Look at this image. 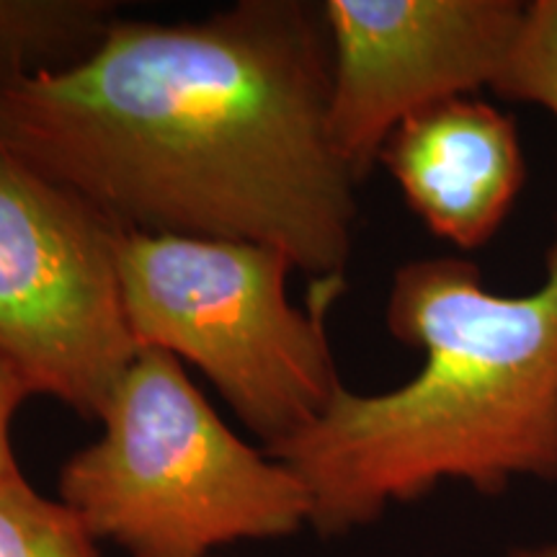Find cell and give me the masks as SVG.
<instances>
[{
  "label": "cell",
  "instance_id": "cell-8",
  "mask_svg": "<svg viewBox=\"0 0 557 557\" xmlns=\"http://www.w3.org/2000/svg\"><path fill=\"white\" fill-rule=\"evenodd\" d=\"M120 18L114 0H0V90L81 65Z\"/></svg>",
  "mask_w": 557,
  "mask_h": 557
},
{
  "label": "cell",
  "instance_id": "cell-3",
  "mask_svg": "<svg viewBox=\"0 0 557 557\" xmlns=\"http://www.w3.org/2000/svg\"><path fill=\"white\" fill-rule=\"evenodd\" d=\"M99 421L62 465L60 500L127 557H212L310 527L302 480L243 442L171 354L143 348Z\"/></svg>",
  "mask_w": 557,
  "mask_h": 557
},
{
  "label": "cell",
  "instance_id": "cell-10",
  "mask_svg": "<svg viewBox=\"0 0 557 557\" xmlns=\"http://www.w3.org/2000/svg\"><path fill=\"white\" fill-rule=\"evenodd\" d=\"M500 99L532 103L557 120V0H534L511 60L496 83Z\"/></svg>",
  "mask_w": 557,
  "mask_h": 557
},
{
  "label": "cell",
  "instance_id": "cell-9",
  "mask_svg": "<svg viewBox=\"0 0 557 557\" xmlns=\"http://www.w3.org/2000/svg\"><path fill=\"white\" fill-rule=\"evenodd\" d=\"M96 542L62 500L24 478L0 485V557H101Z\"/></svg>",
  "mask_w": 557,
  "mask_h": 557
},
{
  "label": "cell",
  "instance_id": "cell-2",
  "mask_svg": "<svg viewBox=\"0 0 557 557\" xmlns=\"http://www.w3.org/2000/svg\"><path fill=\"white\" fill-rule=\"evenodd\" d=\"M385 325L421 348L406 385H341L310 426L267 451L310 493V527L338 537L457 480L493 496L517 478L557 483V222L529 295L485 289L475 263L438 256L395 271Z\"/></svg>",
  "mask_w": 557,
  "mask_h": 557
},
{
  "label": "cell",
  "instance_id": "cell-6",
  "mask_svg": "<svg viewBox=\"0 0 557 557\" xmlns=\"http://www.w3.org/2000/svg\"><path fill=\"white\" fill-rule=\"evenodd\" d=\"M527 9L519 0H325L331 135L357 181L418 111L496 88Z\"/></svg>",
  "mask_w": 557,
  "mask_h": 557
},
{
  "label": "cell",
  "instance_id": "cell-11",
  "mask_svg": "<svg viewBox=\"0 0 557 557\" xmlns=\"http://www.w3.org/2000/svg\"><path fill=\"white\" fill-rule=\"evenodd\" d=\"M29 395L32 393L24 387V382L0 361V485L24 478L18 470L16 455H13L11 423L18 406L29 398Z\"/></svg>",
  "mask_w": 557,
  "mask_h": 557
},
{
  "label": "cell",
  "instance_id": "cell-7",
  "mask_svg": "<svg viewBox=\"0 0 557 557\" xmlns=\"http://www.w3.org/2000/svg\"><path fill=\"white\" fill-rule=\"evenodd\" d=\"M377 163L429 233L459 250L493 240L527 178L517 122L478 96L418 111L387 137Z\"/></svg>",
  "mask_w": 557,
  "mask_h": 557
},
{
  "label": "cell",
  "instance_id": "cell-12",
  "mask_svg": "<svg viewBox=\"0 0 557 557\" xmlns=\"http://www.w3.org/2000/svg\"><path fill=\"white\" fill-rule=\"evenodd\" d=\"M508 557H557V542H549V545H540V547L513 549Z\"/></svg>",
  "mask_w": 557,
  "mask_h": 557
},
{
  "label": "cell",
  "instance_id": "cell-1",
  "mask_svg": "<svg viewBox=\"0 0 557 557\" xmlns=\"http://www.w3.org/2000/svg\"><path fill=\"white\" fill-rule=\"evenodd\" d=\"M323 3L124 21L81 65L0 90V150L122 233L259 243L341 278L357 176L331 135Z\"/></svg>",
  "mask_w": 557,
  "mask_h": 557
},
{
  "label": "cell",
  "instance_id": "cell-4",
  "mask_svg": "<svg viewBox=\"0 0 557 557\" xmlns=\"http://www.w3.org/2000/svg\"><path fill=\"white\" fill-rule=\"evenodd\" d=\"M292 271L282 250L259 243L120 235L137 344L199 367L263 449L310 426L344 385L325 333L333 295L310 312L295 308Z\"/></svg>",
  "mask_w": 557,
  "mask_h": 557
},
{
  "label": "cell",
  "instance_id": "cell-5",
  "mask_svg": "<svg viewBox=\"0 0 557 557\" xmlns=\"http://www.w3.org/2000/svg\"><path fill=\"white\" fill-rule=\"evenodd\" d=\"M120 235L0 150V361L32 395L94 421L143 351L124 308Z\"/></svg>",
  "mask_w": 557,
  "mask_h": 557
}]
</instances>
